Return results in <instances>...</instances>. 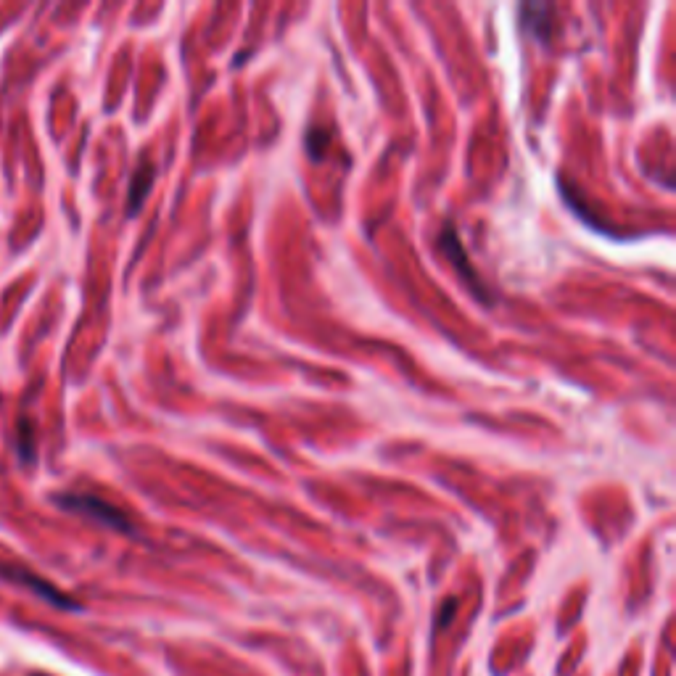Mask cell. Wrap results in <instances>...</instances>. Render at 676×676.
<instances>
[{"mask_svg": "<svg viewBox=\"0 0 676 676\" xmlns=\"http://www.w3.org/2000/svg\"><path fill=\"white\" fill-rule=\"evenodd\" d=\"M439 246L441 251H444V257L455 265L457 275L463 278V283L468 286V291H471L473 296H476L478 302L484 304H492V296H489V291H486V286L481 283V278H478L476 267L471 265V259H468V251H465L463 241L457 238V230L452 222H444V228H441L439 233Z\"/></svg>", "mask_w": 676, "mask_h": 676, "instance_id": "cell-2", "label": "cell"}, {"mask_svg": "<svg viewBox=\"0 0 676 676\" xmlns=\"http://www.w3.org/2000/svg\"><path fill=\"white\" fill-rule=\"evenodd\" d=\"M521 14L523 27H526L534 37H539L542 43H547L552 27V8L547 6V3H529V6L521 8Z\"/></svg>", "mask_w": 676, "mask_h": 676, "instance_id": "cell-5", "label": "cell"}, {"mask_svg": "<svg viewBox=\"0 0 676 676\" xmlns=\"http://www.w3.org/2000/svg\"><path fill=\"white\" fill-rule=\"evenodd\" d=\"M156 167L151 159H140L138 169L133 172V183H130V193H127V214H138L143 201H146L151 185H154Z\"/></svg>", "mask_w": 676, "mask_h": 676, "instance_id": "cell-4", "label": "cell"}, {"mask_svg": "<svg viewBox=\"0 0 676 676\" xmlns=\"http://www.w3.org/2000/svg\"><path fill=\"white\" fill-rule=\"evenodd\" d=\"M328 138H331V133H325L323 127H312V130H309L307 148H309V154H312V159H323V151H325Z\"/></svg>", "mask_w": 676, "mask_h": 676, "instance_id": "cell-7", "label": "cell"}, {"mask_svg": "<svg viewBox=\"0 0 676 676\" xmlns=\"http://www.w3.org/2000/svg\"><path fill=\"white\" fill-rule=\"evenodd\" d=\"M455 613H457V600L455 597H449L447 603L439 608V613H436V629H444V626L452 624Z\"/></svg>", "mask_w": 676, "mask_h": 676, "instance_id": "cell-8", "label": "cell"}, {"mask_svg": "<svg viewBox=\"0 0 676 676\" xmlns=\"http://www.w3.org/2000/svg\"><path fill=\"white\" fill-rule=\"evenodd\" d=\"M0 579L16 581V584H22V587L32 589V592H35L37 597H43L45 603L56 605V608L80 610V603H77V600H72V597H69V595H64L61 589L53 587L51 581H45L43 576L32 574V571H27V568L0 566Z\"/></svg>", "mask_w": 676, "mask_h": 676, "instance_id": "cell-3", "label": "cell"}, {"mask_svg": "<svg viewBox=\"0 0 676 676\" xmlns=\"http://www.w3.org/2000/svg\"><path fill=\"white\" fill-rule=\"evenodd\" d=\"M53 502H56L61 510L93 518V521H98L101 526H109V529L122 531V534H133V523L127 521V515L122 513L119 507L101 500V497H93V494H56Z\"/></svg>", "mask_w": 676, "mask_h": 676, "instance_id": "cell-1", "label": "cell"}, {"mask_svg": "<svg viewBox=\"0 0 676 676\" xmlns=\"http://www.w3.org/2000/svg\"><path fill=\"white\" fill-rule=\"evenodd\" d=\"M16 452L24 463H35V436H32L30 420H22L16 428Z\"/></svg>", "mask_w": 676, "mask_h": 676, "instance_id": "cell-6", "label": "cell"}]
</instances>
